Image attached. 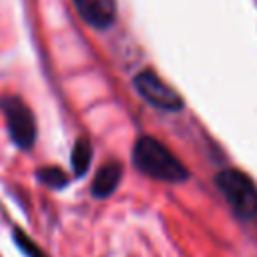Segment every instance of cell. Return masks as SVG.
Listing matches in <instances>:
<instances>
[{
  "mask_svg": "<svg viewBox=\"0 0 257 257\" xmlns=\"http://www.w3.org/2000/svg\"><path fill=\"white\" fill-rule=\"evenodd\" d=\"M133 161L137 169L153 179L167 183H181L189 179L187 167L157 139L141 137L133 149Z\"/></svg>",
  "mask_w": 257,
  "mask_h": 257,
  "instance_id": "1",
  "label": "cell"
},
{
  "mask_svg": "<svg viewBox=\"0 0 257 257\" xmlns=\"http://www.w3.org/2000/svg\"><path fill=\"white\" fill-rule=\"evenodd\" d=\"M215 185L237 217L241 219L257 217V185L251 181V177H247L237 169H225L217 173Z\"/></svg>",
  "mask_w": 257,
  "mask_h": 257,
  "instance_id": "2",
  "label": "cell"
},
{
  "mask_svg": "<svg viewBox=\"0 0 257 257\" xmlns=\"http://www.w3.org/2000/svg\"><path fill=\"white\" fill-rule=\"evenodd\" d=\"M135 88L137 92L149 102L153 104L155 108H161V110H181L183 108V100L181 96L151 68L147 70H141L137 76H135Z\"/></svg>",
  "mask_w": 257,
  "mask_h": 257,
  "instance_id": "3",
  "label": "cell"
},
{
  "mask_svg": "<svg viewBox=\"0 0 257 257\" xmlns=\"http://www.w3.org/2000/svg\"><path fill=\"white\" fill-rule=\"evenodd\" d=\"M0 106L4 110L12 141L20 149H30L36 139V124H34V116H32L30 108L16 96L2 98Z\"/></svg>",
  "mask_w": 257,
  "mask_h": 257,
  "instance_id": "4",
  "label": "cell"
},
{
  "mask_svg": "<svg viewBox=\"0 0 257 257\" xmlns=\"http://www.w3.org/2000/svg\"><path fill=\"white\" fill-rule=\"evenodd\" d=\"M74 6L92 28H108L116 16L114 0H74Z\"/></svg>",
  "mask_w": 257,
  "mask_h": 257,
  "instance_id": "5",
  "label": "cell"
},
{
  "mask_svg": "<svg viewBox=\"0 0 257 257\" xmlns=\"http://www.w3.org/2000/svg\"><path fill=\"white\" fill-rule=\"evenodd\" d=\"M120 177H122V165L118 161L104 163L96 171V177L92 181V195L98 197V199H104V197L112 195L114 189L120 183Z\"/></svg>",
  "mask_w": 257,
  "mask_h": 257,
  "instance_id": "6",
  "label": "cell"
},
{
  "mask_svg": "<svg viewBox=\"0 0 257 257\" xmlns=\"http://www.w3.org/2000/svg\"><path fill=\"white\" fill-rule=\"evenodd\" d=\"M72 169H74V175H84L88 165H90V159H92V149H90V143L86 139H78L74 149H72Z\"/></svg>",
  "mask_w": 257,
  "mask_h": 257,
  "instance_id": "7",
  "label": "cell"
},
{
  "mask_svg": "<svg viewBox=\"0 0 257 257\" xmlns=\"http://www.w3.org/2000/svg\"><path fill=\"white\" fill-rule=\"evenodd\" d=\"M38 179L44 183V185H48V187H52V189H60V187H64L66 185V175L58 169V167H44V169H40L38 171Z\"/></svg>",
  "mask_w": 257,
  "mask_h": 257,
  "instance_id": "8",
  "label": "cell"
},
{
  "mask_svg": "<svg viewBox=\"0 0 257 257\" xmlns=\"http://www.w3.org/2000/svg\"><path fill=\"white\" fill-rule=\"evenodd\" d=\"M14 237H16V243L20 245V249H22V251H24L28 257H46V255L40 251V247H38L36 243H32V241H30V239H28L24 233L16 231V235H14Z\"/></svg>",
  "mask_w": 257,
  "mask_h": 257,
  "instance_id": "9",
  "label": "cell"
}]
</instances>
